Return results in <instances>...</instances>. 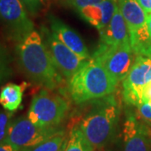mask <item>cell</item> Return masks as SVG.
<instances>
[{
    "mask_svg": "<svg viewBox=\"0 0 151 151\" xmlns=\"http://www.w3.org/2000/svg\"><path fill=\"white\" fill-rule=\"evenodd\" d=\"M18 63L24 74L33 83L54 90L61 84V73L55 65L41 35L32 30L18 42Z\"/></svg>",
    "mask_w": 151,
    "mask_h": 151,
    "instance_id": "obj_1",
    "label": "cell"
},
{
    "mask_svg": "<svg viewBox=\"0 0 151 151\" xmlns=\"http://www.w3.org/2000/svg\"><path fill=\"white\" fill-rule=\"evenodd\" d=\"M99 99L78 125L96 150L103 149L114 139L120 119V108L112 94Z\"/></svg>",
    "mask_w": 151,
    "mask_h": 151,
    "instance_id": "obj_2",
    "label": "cell"
},
{
    "mask_svg": "<svg viewBox=\"0 0 151 151\" xmlns=\"http://www.w3.org/2000/svg\"><path fill=\"white\" fill-rule=\"evenodd\" d=\"M118 82L97 60L90 58L69 80L71 99L77 104L113 94Z\"/></svg>",
    "mask_w": 151,
    "mask_h": 151,
    "instance_id": "obj_3",
    "label": "cell"
},
{
    "mask_svg": "<svg viewBox=\"0 0 151 151\" xmlns=\"http://www.w3.org/2000/svg\"><path fill=\"white\" fill-rule=\"evenodd\" d=\"M64 97L43 89L33 97L28 118L33 124L45 128H58L69 111Z\"/></svg>",
    "mask_w": 151,
    "mask_h": 151,
    "instance_id": "obj_4",
    "label": "cell"
},
{
    "mask_svg": "<svg viewBox=\"0 0 151 151\" xmlns=\"http://www.w3.org/2000/svg\"><path fill=\"white\" fill-rule=\"evenodd\" d=\"M134 55L130 43L114 45L99 43L92 58L102 64L113 79L119 83L128 75L134 61Z\"/></svg>",
    "mask_w": 151,
    "mask_h": 151,
    "instance_id": "obj_5",
    "label": "cell"
},
{
    "mask_svg": "<svg viewBox=\"0 0 151 151\" xmlns=\"http://www.w3.org/2000/svg\"><path fill=\"white\" fill-rule=\"evenodd\" d=\"M59 128H45L33 124L27 117L12 120L7 139L18 150L25 151L46 140L60 131Z\"/></svg>",
    "mask_w": 151,
    "mask_h": 151,
    "instance_id": "obj_6",
    "label": "cell"
},
{
    "mask_svg": "<svg viewBox=\"0 0 151 151\" xmlns=\"http://www.w3.org/2000/svg\"><path fill=\"white\" fill-rule=\"evenodd\" d=\"M0 22L8 36L17 42L34 30V24L21 0H0Z\"/></svg>",
    "mask_w": 151,
    "mask_h": 151,
    "instance_id": "obj_7",
    "label": "cell"
},
{
    "mask_svg": "<svg viewBox=\"0 0 151 151\" xmlns=\"http://www.w3.org/2000/svg\"><path fill=\"white\" fill-rule=\"evenodd\" d=\"M41 36L44 42L48 49L50 56L54 61L55 65L66 79L70 80L82 66L88 61L73 52L65 45L60 41L46 27L42 28Z\"/></svg>",
    "mask_w": 151,
    "mask_h": 151,
    "instance_id": "obj_8",
    "label": "cell"
},
{
    "mask_svg": "<svg viewBox=\"0 0 151 151\" xmlns=\"http://www.w3.org/2000/svg\"><path fill=\"white\" fill-rule=\"evenodd\" d=\"M151 82V56L136 55L127 76L123 81V98L131 106L141 103L144 87Z\"/></svg>",
    "mask_w": 151,
    "mask_h": 151,
    "instance_id": "obj_9",
    "label": "cell"
},
{
    "mask_svg": "<svg viewBox=\"0 0 151 151\" xmlns=\"http://www.w3.org/2000/svg\"><path fill=\"white\" fill-rule=\"evenodd\" d=\"M122 151H151V126L132 113L123 129Z\"/></svg>",
    "mask_w": 151,
    "mask_h": 151,
    "instance_id": "obj_10",
    "label": "cell"
},
{
    "mask_svg": "<svg viewBox=\"0 0 151 151\" xmlns=\"http://www.w3.org/2000/svg\"><path fill=\"white\" fill-rule=\"evenodd\" d=\"M50 31L55 37L65 45L73 52L84 59H90L89 51L81 36L68 26L59 18L55 15H49Z\"/></svg>",
    "mask_w": 151,
    "mask_h": 151,
    "instance_id": "obj_11",
    "label": "cell"
},
{
    "mask_svg": "<svg viewBox=\"0 0 151 151\" xmlns=\"http://www.w3.org/2000/svg\"><path fill=\"white\" fill-rule=\"evenodd\" d=\"M118 6V0H103L102 2L77 9L80 16L97 28L99 31L111 21Z\"/></svg>",
    "mask_w": 151,
    "mask_h": 151,
    "instance_id": "obj_12",
    "label": "cell"
},
{
    "mask_svg": "<svg viewBox=\"0 0 151 151\" xmlns=\"http://www.w3.org/2000/svg\"><path fill=\"white\" fill-rule=\"evenodd\" d=\"M99 33L100 43L108 45L130 43L128 25L119 10V6H117L111 21Z\"/></svg>",
    "mask_w": 151,
    "mask_h": 151,
    "instance_id": "obj_13",
    "label": "cell"
},
{
    "mask_svg": "<svg viewBox=\"0 0 151 151\" xmlns=\"http://www.w3.org/2000/svg\"><path fill=\"white\" fill-rule=\"evenodd\" d=\"M118 6L129 32L147 26V14L137 0H118Z\"/></svg>",
    "mask_w": 151,
    "mask_h": 151,
    "instance_id": "obj_14",
    "label": "cell"
},
{
    "mask_svg": "<svg viewBox=\"0 0 151 151\" xmlns=\"http://www.w3.org/2000/svg\"><path fill=\"white\" fill-rule=\"evenodd\" d=\"M26 86V82L21 85L6 84L0 91V105L9 112H15L21 106L24 91Z\"/></svg>",
    "mask_w": 151,
    "mask_h": 151,
    "instance_id": "obj_15",
    "label": "cell"
},
{
    "mask_svg": "<svg viewBox=\"0 0 151 151\" xmlns=\"http://www.w3.org/2000/svg\"><path fill=\"white\" fill-rule=\"evenodd\" d=\"M131 49L135 55L151 56V35L147 26L129 32Z\"/></svg>",
    "mask_w": 151,
    "mask_h": 151,
    "instance_id": "obj_16",
    "label": "cell"
},
{
    "mask_svg": "<svg viewBox=\"0 0 151 151\" xmlns=\"http://www.w3.org/2000/svg\"><path fill=\"white\" fill-rule=\"evenodd\" d=\"M95 148L89 143L78 126L70 131L69 139L64 151H95Z\"/></svg>",
    "mask_w": 151,
    "mask_h": 151,
    "instance_id": "obj_17",
    "label": "cell"
},
{
    "mask_svg": "<svg viewBox=\"0 0 151 151\" xmlns=\"http://www.w3.org/2000/svg\"><path fill=\"white\" fill-rule=\"evenodd\" d=\"M67 143L65 133L60 130L55 134L25 151H60Z\"/></svg>",
    "mask_w": 151,
    "mask_h": 151,
    "instance_id": "obj_18",
    "label": "cell"
},
{
    "mask_svg": "<svg viewBox=\"0 0 151 151\" xmlns=\"http://www.w3.org/2000/svg\"><path fill=\"white\" fill-rule=\"evenodd\" d=\"M12 75L10 57L6 49L0 45V85L5 82Z\"/></svg>",
    "mask_w": 151,
    "mask_h": 151,
    "instance_id": "obj_19",
    "label": "cell"
},
{
    "mask_svg": "<svg viewBox=\"0 0 151 151\" xmlns=\"http://www.w3.org/2000/svg\"><path fill=\"white\" fill-rule=\"evenodd\" d=\"M12 112H0V143L5 142L12 123Z\"/></svg>",
    "mask_w": 151,
    "mask_h": 151,
    "instance_id": "obj_20",
    "label": "cell"
},
{
    "mask_svg": "<svg viewBox=\"0 0 151 151\" xmlns=\"http://www.w3.org/2000/svg\"><path fill=\"white\" fill-rule=\"evenodd\" d=\"M26 10L32 15L36 14L42 9L46 0H21Z\"/></svg>",
    "mask_w": 151,
    "mask_h": 151,
    "instance_id": "obj_21",
    "label": "cell"
},
{
    "mask_svg": "<svg viewBox=\"0 0 151 151\" xmlns=\"http://www.w3.org/2000/svg\"><path fill=\"white\" fill-rule=\"evenodd\" d=\"M138 117L151 125V103H143L137 106Z\"/></svg>",
    "mask_w": 151,
    "mask_h": 151,
    "instance_id": "obj_22",
    "label": "cell"
},
{
    "mask_svg": "<svg viewBox=\"0 0 151 151\" xmlns=\"http://www.w3.org/2000/svg\"><path fill=\"white\" fill-rule=\"evenodd\" d=\"M102 1L103 0H68V3L77 10L79 9L85 8L86 6L98 4Z\"/></svg>",
    "mask_w": 151,
    "mask_h": 151,
    "instance_id": "obj_23",
    "label": "cell"
},
{
    "mask_svg": "<svg viewBox=\"0 0 151 151\" xmlns=\"http://www.w3.org/2000/svg\"><path fill=\"white\" fill-rule=\"evenodd\" d=\"M151 103V82L147 84L142 91L140 103Z\"/></svg>",
    "mask_w": 151,
    "mask_h": 151,
    "instance_id": "obj_24",
    "label": "cell"
},
{
    "mask_svg": "<svg viewBox=\"0 0 151 151\" xmlns=\"http://www.w3.org/2000/svg\"><path fill=\"white\" fill-rule=\"evenodd\" d=\"M147 14H151V0H137Z\"/></svg>",
    "mask_w": 151,
    "mask_h": 151,
    "instance_id": "obj_25",
    "label": "cell"
},
{
    "mask_svg": "<svg viewBox=\"0 0 151 151\" xmlns=\"http://www.w3.org/2000/svg\"><path fill=\"white\" fill-rule=\"evenodd\" d=\"M0 151H19L10 145L9 142H2L0 143Z\"/></svg>",
    "mask_w": 151,
    "mask_h": 151,
    "instance_id": "obj_26",
    "label": "cell"
},
{
    "mask_svg": "<svg viewBox=\"0 0 151 151\" xmlns=\"http://www.w3.org/2000/svg\"><path fill=\"white\" fill-rule=\"evenodd\" d=\"M146 24H147V28L148 30L151 35V14H147V19H146Z\"/></svg>",
    "mask_w": 151,
    "mask_h": 151,
    "instance_id": "obj_27",
    "label": "cell"
},
{
    "mask_svg": "<svg viewBox=\"0 0 151 151\" xmlns=\"http://www.w3.org/2000/svg\"><path fill=\"white\" fill-rule=\"evenodd\" d=\"M95 151H103V149H97V150H95Z\"/></svg>",
    "mask_w": 151,
    "mask_h": 151,
    "instance_id": "obj_28",
    "label": "cell"
},
{
    "mask_svg": "<svg viewBox=\"0 0 151 151\" xmlns=\"http://www.w3.org/2000/svg\"><path fill=\"white\" fill-rule=\"evenodd\" d=\"M66 144H67V143H66ZM65 146H66V145H65ZM65 147H64V148H63V149H62V150H60V151H64V150H65Z\"/></svg>",
    "mask_w": 151,
    "mask_h": 151,
    "instance_id": "obj_29",
    "label": "cell"
}]
</instances>
